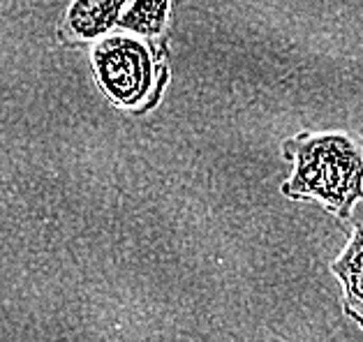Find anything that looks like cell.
<instances>
[{
    "label": "cell",
    "mask_w": 363,
    "mask_h": 342,
    "mask_svg": "<svg viewBox=\"0 0 363 342\" xmlns=\"http://www.w3.org/2000/svg\"><path fill=\"white\" fill-rule=\"evenodd\" d=\"M294 173L282 195L296 201L315 199L335 217L352 215L363 199V137L352 132H301L282 146Z\"/></svg>",
    "instance_id": "6da1fadb"
},
{
    "label": "cell",
    "mask_w": 363,
    "mask_h": 342,
    "mask_svg": "<svg viewBox=\"0 0 363 342\" xmlns=\"http://www.w3.org/2000/svg\"><path fill=\"white\" fill-rule=\"evenodd\" d=\"M93 69L111 102L130 111H146L157 98L164 74H155V58L141 40L111 35L93 49Z\"/></svg>",
    "instance_id": "7a4b0ae2"
},
{
    "label": "cell",
    "mask_w": 363,
    "mask_h": 342,
    "mask_svg": "<svg viewBox=\"0 0 363 342\" xmlns=\"http://www.w3.org/2000/svg\"><path fill=\"white\" fill-rule=\"evenodd\" d=\"M342 285V310L363 329V224H354L345 252L331 264Z\"/></svg>",
    "instance_id": "3957f363"
},
{
    "label": "cell",
    "mask_w": 363,
    "mask_h": 342,
    "mask_svg": "<svg viewBox=\"0 0 363 342\" xmlns=\"http://www.w3.org/2000/svg\"><path fill=\"white\" fill-rule=\"evenodd\" d=\"M128 0H74L65 14V33L72 40H95L121 21Z\"/></svg>",
    "instance_id": "277c9868"
},
{
    "label": "cell",
    "mask_w": 363,
    "mask_h": 342,
    "mask_svg": "<svg viewBox=\"0 0 363 342\" xmlns=\"http://www.w3.org/2000/svg\"><path fill=\"white\" fill-rule=\"evenodd\" d=\"M167 16H169V0H135L118 23L130 33L153 38L162 33Z\"/></svg>",
    "instance_id": "5b68a950"
}]
</instances>
